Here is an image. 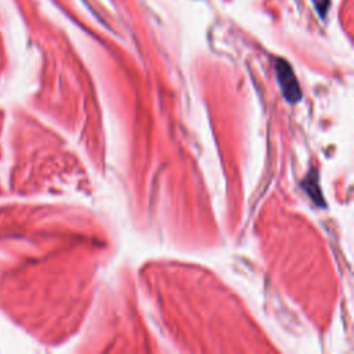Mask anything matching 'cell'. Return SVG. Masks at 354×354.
I'll return each mask as SVG.
<instances>
[{"mask_svg": "<svg viewBox=\"0 0 354 354\" xmlns=\"http://www.w3.org/2000/svg\"><path fill=\"white\" fill-rule=\"evenodd\" d=\"M301 187L303 189L307 192V195L310 196V199L318 205V206H325L324 202V196L322 192L319 189V183H318V176L315 170H311V173H308V176L301 181Z\"/></svg>", "mask_w": 354, "mask_h": 354, "instance_id": "obj_2", "label": "cell"}, {"mask_svg": "<svg viewBox=\"0 0 354 354\" xmlns=\"http://www.w3.org/2000/svg\"><path fill=\"white\" fill-rule=\"evenodd\" d=\"M275 73L283 98L289 104H297L301 100V90L289 62H286L282 58H278L275 61Z\"/></svg>", "mask_w": 354, "mask_h": 354, "instance_id": "obj_1", "label": "cell"}]
</instances>
